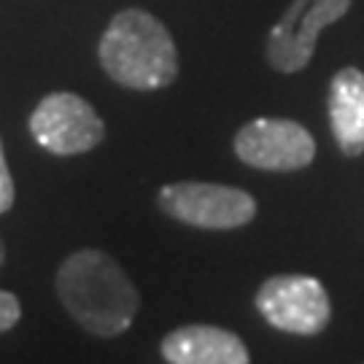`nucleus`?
Instances as JSON below:
<instances>
[{"mask_svg":"<svg viewBox=\"0 0 364 364\" xmlns=\"http://www.w3.org/2000/svg\"><path fill=\"white\" fill-rule=\"evenodd\" d=\"M57 297L95 338H119L132 326L141 294L114 257L97 248L70 254L54 278Z\"/></svg>","mask_w":364,"mask_h":364,"instance_id":"obj_1","label":"nucleus"},{"mask_svg":"<svg viewBox=\"0 0 364 364\" xmlns=\"http://www.w3.org/2000/svg\"><path fill=\"white\" fill-rule=\"evenodd\" d=\"M105 73L127 90H162L178 76V52L168 27L144 9L119 11L100 38Z\"/></svg>","mask_w":364,"mask_h":364,"instance_id":"obj_2","label":"nucleus"},{"mask_svg":"<svg viewBox=\"0 0 364 364\" xmlns=\"http://www.w3.org/2000/svg\"><path fill=\"white\" fill-rule=\"evenodd\" d=\"M159 208L189 227L237 230L257 216V200L237 186L181 181L159 189Z\"/></svg>","mask_w":364,"mask_h":364,"instance_id":"obj_3","label":"nucleus"},{"mask_svg":"<svg viewBox=\"0 0 364 364\" xmlns=\"http://www.w3.org/2000/svg\"><path fill=\"white\" fill-rule=\"evenodd\" d=\"M30 135L49 154L76 156L103 141L105 124L81 95L52 92L30 114Z\"/></svg>","mask_w":364,"mask_h":364,"instance_id":"obj_4","label":"nucleus"},{"mask_svg":"<svg viewBox=\"0 0 364 364\" xmlns=\"http://www.w3.org/2000/svg\"><path fill=\"white\" fill-rule=\"evenodd\" d=\"M264 321L289 335H318L332 318L324 284L311 275H273L257 291Z\"/></svg>","mask_w":364,"mask_h":364,"instance_id":"obj_5","label":"nucleus"},{"mask_svg":"<svg viewBox=\"0 0 364 364\" xmlns=\"http://www.w3.org/2000/svg\"><path fill=\"white\" fill-rule=\"evenodd\" d=\"M351 0H294L267 36V63L281 73H297L311 63L318 33L338 22Z\"/></svg>","mask_w":364,"mask_h":364,"instance_id":"obj_6","label":"nucleus"},{"mask_svg":"<svg viewBox=\"0 0 364 364\" xmlns=\"http://www.w3.org/2000/svg\"><path fill=\"white\" fill-rule=\"evenodd\" d=\"M235 154L248 168L289 173L311 165L316 141L291 119H254L235 135Z\"/></svg>","mask_w":364,"mask_h":364,"instance_id":"obj_7","label":"nucleus"},{"mask_svg":"<svg viewBox=\"0 0 364 364\" xmlns=\"http://www.w3.org/2000/svg\"><path fill=\"white\" fill-rule=\"evenodd\" d=\"M162 359L168 364H251L246 343L230 329L186 324L162 338Z\"/></svg>","mask_w":364,"mask_h":364,"instance_id":"obj_8","label":"nucleus"},{"mask_svg":"<svg viewBox=\"0 0 364 364\" xmlns=\"http://www.w3.org/2000/svg\"><path fill=\"white\" fill-rule=\"evenodd\" d=\"M329 124L346 156L364 151V73L343 68L329 84Z\"/></svg>","mask_w":364,"mask_h":364,"instance_id":"obj_9","label":"nucleus"},{"mask_svg":"<svg viewBox=\"0 0 364 364\" xmlns=\"http://www.w3.org/2000/svg\"><path fill=\"white\" fill-rule=\"evenodd\" d=\"M22 318V305H19V297L0 289V332H9L19 324Z\"/></svg>","mask_w":364,"mask_h":364,"instance_id":"obj_10","label":"nucleus"},{"mask_svg":"<svg viewBox=\"0 0 364 364\" xmlns=\"http://www.w3.org/2000/svg\"><path fill=\"white\" fill-rule=\"evenodd\" d=\"M14 178L11 170H9V162H6V151H3V141H0V213L11 210L14 205Z\"/></svg>","mask_w":364,"mask_h":364,"instance_id":"obj_11","label":"nucleus"},{"mask_svg":"<svg viewBox=\"0 0 364 364\" xmlns=\"http://www.w3.org/2000/svg\"><path fill=\"white\" fill-rule=\"evenodd\" d=\"M3 259H6V251H3V240H0V267H3Z\"/></svg>","mask_w":364,"mask_h":364,"instance_id":"obj_12","label":"nucleus"}]
</instances>
